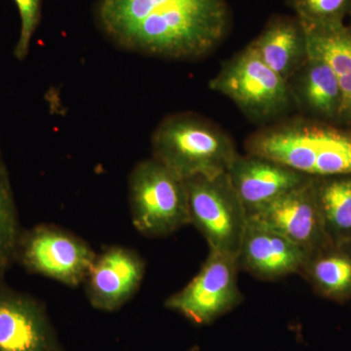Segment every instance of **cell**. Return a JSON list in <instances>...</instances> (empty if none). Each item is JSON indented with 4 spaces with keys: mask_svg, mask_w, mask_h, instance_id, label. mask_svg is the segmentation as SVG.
Wrapping results in <instances>:
<instances>
[{
    "mask_svg": "<svg viewBox=\"0 0 351 351\" xmlns=\"http://www.w3.org/2000/svg\"><path fill=\"white\" fill-rule=\"evenodd\" d=\"M101 31L123 49L171 60L209 54L230 25L226 0H99Z\"/></svg>",
    "mask_w": 351,
    "mask_h": 351,
    "instance_id": "cell-1",
    "label": "cell"
},
{
    "mask_svg": "<svg viewBox=\"0 0 351 351\" xmlns=\"http://www.w3.org/2000/svg\"><path fill=\"white\" fill-rule=\"evenodd\" d=\"M247 154L313 178L351 175V130L317 120H292L253 134Z\"/></svg>",
    "mask_w": 351,
    "mask_h": 351,
    "instance_id": "cell-2",
    "label": "cell"
},
{
    "mask_svg": "<svg viewBox=\"0 0 351 351\" xmlns=\"http://www.w3.org/2000/svg\"><path fill=\"white\" fill-rule=\"evenodd\" d=\"M152 147V157L184 181L226 173L239 154L225 131L189 112L164 119Z\"/></svg>",
    "mask_w": 351,
    "mask_h": 351,
    "instance_id": "cell-3",
    "label": "cell"
},
{
    "mask_svg": "<svg viewBox=\"0 0 351 351\" xmlns=\"http://www.w3.org/2000/svg\"><path fill=\"white\" fill-rule=\"evenodd\" d=\"M128 189L132 223L141 234L162 239L191 225L186 182L154 157L134 166Z\"/></svg>",
    "mask_w": 351,
    "mask_h": 351,
    "instance_id": "cell-4",
    "label": "cell"
},
{
    "mask_svg": "<svg viewBox=\"0 0 351 351\" xmlns=\"http://www.w3.org/2000/svg\"><path fill=\"white\" fill-rule=\"evenodd\" d=\"M209 87L257 121L281 117L294 103L288 82L265 64L250 44L223 64Z\"/></svg>",
    "mask_w": 351,
    "mask_h": 351,
    "instance_id": "cell-5",
    "label": "cell"
},
{
    "mask_svg": "<svg viewBox=\"0 0 351 351\" xmlns=\"http://www.w3.org/2000/svg\"><path fill=\"white\" fill-rule=\"evenodd\" d=\"M186 182L191 225L206 240L209 250L237 257L248 225V214L228 172Z\"/></svg>",
    "mask_w": 351,
    "mask_h": 351,
    "instance_id": "cell-6",
    "label": "cell"
},
{
    "mask_svg": "<svg viewBox=\"0 0 351 351\" xmlns=\"http://www.w3.org/2000/svg\"><path fill=\"white\" fill-rule=\"evenodd\" d=\"M96 256L89 243L75 233L40 223L23 232L16 263L29 274L77 287L84 283Z\"/></svg>",
    "mask_w": 351,
    "mask_h": 351,
    "instance_id": "cell-7",
    "label": "cell"
},
{
    "mask_svg": "<svg viewBox=\"0 0 351 351\" xmlns=\"http://www.w3.org/2000/svg\"><path fill=\"white\" fill-rule=\"evenodd\" d=\"M239 271L235 256L209 250L197 274L171 295L164 306L193 324H211L243 301L237 283Z\"/></svg>",
    "mask_w": 351,
    "mask_h": 351,
    "instance_id": "cell-8",
    "label": "cell"
},
{
    "mask_svg": "<svg viewBox=\"0 0 351 351\" xmlns=\"http://www.w3.org/2000/svg\"><path fill=\"white\" fill-rule=\"evenodd\" d=\"M248 219L287 237L307 255L331 244L318 208L314 178L249 215Z\"/></svg>",
    "mask_w": 351,
    "mask_h": 351,
    "instance_id": "cell-9",
    "label": "cell"
},
{
    "mask_svg": "<svg viewBox=\"0 0 351 351\" xmlns=\"http://www.w3.org/2000/svg\"><path fill=\"white\" fill-rule=\"evenodd\" d=\"M145 274V260L137 251L108 247L97 254L83 283L88 301L98 311H119L137 294Z\"/></svg>",
    "mask_w": 351,
    "mask_h": 351,
    "instance_id": "cell-10",
    "label": "cell"
},
{
    "mask_svg": "<svg viewBox=\"0 0 351 351\" xmlns=\"http://www.w3.org/2000/svg\"><path fill=\"white\" fill-rule=\"evenodd\" d=\"M0 351H64L45 306L0 284Z\"/></svg>",
    "mask_w": 351,
    "mask_h": 351,
    "instance_id": "cell-11",
    "label": "cell"
},
{
    "mask_svg": "<svg viewBox=\"0 0 351 351\" xmlns=\"http://www.w3.org/2000/svg\"><path fill=\"white\" fill-rule=\"evenodd\" d=\"M307 253L287 237L248 219L237 254L239 270L265 281H276L299 274Z\"/></svg>",
    "mask_w": 351,
    "mask_h": 351,
    "instance_id": "cell-12",
    "label": "cell"
},
{
    "mask_svg": "<svg viewBox=\"0 0 351 351\" xmlns=\"http://www.w3.org/2000/svg\"><path fill=\"white\" fill-rule=\"evenodd\" d=\"M228 175L248 216L313 178L250 154H239Z\"/></svg>",
    "mask_w": 351,
    "mask_h": 351,
    "instance_id": "cell-13",
    "label": "cell"
},
{
    "mask_svg": "<svg viewBox=\"0 0 351 351\" xmlns=\"http://www.w3.org/2000/svg\"><path fill=\"white\" fill-rule=\"evenodd\" d=\"M288 84L293 101L313 120L339 121L343 98L338 78L329 64L308 56Z\"/></svg>",
    "mask_w": 351,
    "mask_h": 351,
    "instance_id": "cell-14",
    "label": "cell"
},
{
    "mask_svg": "<svg viewBox=\"0 0 351 351\" xmlns=\"http://www.w3.org/2000/svg\"><path fill=\"white\" fill-rule=\"evenodd\" d=\"M250 45L287 82L308 58L306 29L295 17L272 18Z\"/></svg>",
    "mask_w": 351,
    "mask_h": 351,
    "instance_id": "cell-15",
    "label": "cell"
},
{
    "mask_svg": "<svg viewBox=\"0 0 351 351\" xmlns=\"http://www.w3.org/2000/svg\"><path fill=\"white\" fill-rule=\"evenodd\" d=\"M302 25L306 29L308 56L329 64L338 78L343 98L338 122L351 126V32L346 25Z\"/></svg>",
    "mask_w": 351,
    "mask_h": 351,
    "instance_id": "cell-16",
    "label": "cell"
},
{
    "mask_svg": "<svg viewBox=\"0 0 351 351\" xmlns=\"http://www.w3.org/2000/svg\"><path fill=\"white\" fill-rule=\"evenodd\" d=\"M299 274L322 297L351 299V244L331 243L308 254Z\"/></svg>",
    "mask_w": 351,
    "mask_h": 351,
    "instance_id": "cell-17",
    "label": "cell"
},
{
    "mask_svg": "<svg viewBox=\"0 0 351 351\" xmlns=\"http://www.w3.org/2000/svg\"><path fill=\"white\" fill-rule=\"evenodd\" d=\"M314 186L328 239L351 244V175L314 178Z\"/></svg>",
    "mask_w": 351,
    "mask_h": 351,
    "instance_id": "cell-18",
    "label": "cell"
},
{
    "mask_svg": "<svg viewBox=\"0 0 351 351\" xmlns=\"http://www.w3.org/2000/svg\"><path fill=\"white\" fill-rule=\"evenodd\" d=\"M23 232L10 177L0 149V284L5 282L7 271L17 260Z\"/></svg>",
    "mask_w": 351,
    "mask_h": 351,
    "instance_id": "cell-19",
    "label": "cell"
},
{
    "mask_svg": "<svg viewBox=\"0 0 351 351\" xmlns=\"http://www.w3.org/2000/svg\"><path fill=\"white\" fill-rule=\"evenodd\" d=\"M295 17L308 27L345 25L351 16V0H289Z\"/></svg>",
    "mask_w": 351,
    "mask_h": 351,
    "instance_id": "cell-20",
    "label": "cell"
},
{
    "mask_svg": "<svg viewBox=\"0 0 351 351\" xmlns=\"http://www.w3.org/2000/svg\"><path fill=\"white\" fill-rule=\"evenodd\" d=\"M19 10L21 29L19 38L14 49V56L24 61L31 47L32 36L40 20L41 0H14Z\"/></svg>",
    "mask_w": 351,
    "mask_h": 351,
    "instance_id": "cell-21",
    "label": "cell"
},
{
    "mask_svg": "<svg viewBox=\"0 0 351 351\" xmlns=\"http://www.w3.org/2000/svg\"><path fill=\"white\" fill-rule=\"evenodd\" d=\"M348 29H350V32H351V24L350 25H348Z\"/></svg>",
    "mask_w": 351,
    "mask_h": 351,
    "instance_id": "cell-22",
    "label": "cell"
}]
</instances>
